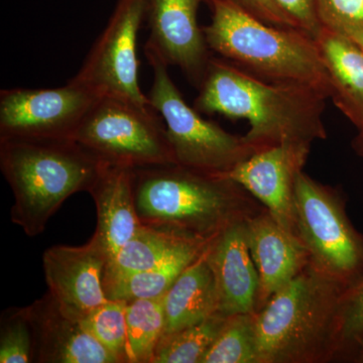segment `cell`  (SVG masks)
<instances>
[{
	"instance_id": "obj_8",
	"label": "cell",
	"mask_w": 363,
	"mask_h": 363,
	"mask_svg": "<svg viewBox=\"0 0 363 363\" xmlns=\"http://www.w3.org/2000/svg\"><path fill=\"white\" fill-rule=\"evenodd\" d=\"M295 208L298 236L313 264L348 288L363 279V235L348 218L342 197L302 171Z\"/></svg>"
},
{
	"instance_id": "obj_14",
	"label": "cell",
	"mask_w": 363,
	"mask_h": 363,
	"mask_svg": "<svg viewBox=\"0 0 363 363\" xmlns=\"http://www.w3.org/2000/svg\"><path fill=\"white\" fill-rule=\"evenodd\" d=\"M205 257L218 292V312L257 313L259 279L248 245L247 220L235 222L208 243Z\"/></svg>"
},
{
	"instance_id": "obj_22",
	"label": "cell",
	"mask_w": 363,
	"mask_h": 363,
	"mask_svg": "<svg viewBox=\"0 0 363 363\" xmlns=\"http://www.w3.org/2000/svg\"><path fill=\"white\" fill-rule=\"evenodd\" d=\"M164 327V296L128 302L126 331L130 363H152Z\"/></svg>"
},
{
	"instance_id": "obj_4",
	"label": "cell",
	"mask_w": 363,
	"mask_h": 363,
	"mask_svg": "<svg viewBox=\"0 0 363 363\" xmlns=\"http://www.w3.org/2000/svg\"><path fill=\"white\" fill-rule=\"evenodd\" d=\"M106 162L72 140L0 138V168L11 186L13 223L30 238L75 193L90 190Z\"/></svg>"
},
{
	"instance_id": "obj_10",
	"label": "cell",
	"mask_w": 363,
	"mask_h": 363,
	"mask_svg": "<svg viewBox=\"0 0 363 363\" xmlns=\"http://www.w3.org/2000/svg\"><path fill=\"white\" fill-rule=\"evenodd\" d=\"M102 93L68 81L58 88L0 92V138H72Z\"/></svg>"
},
{
	"instance_id": "obj_32",
	"label": "cell",
	"mask_w": 363,
	"mask_h": 363,
	"mask_svg": "<svg viewBox=\"0 0 363 363\" xmlns=\"http://www.w3.org/2000/svg\"><path fill=\"white\" fill-rule=\"evenodd\" d=\"M348 37L363 51V33H353V35H348Z\"/></svg>"
},
{
	"instance_id": "obj_1",
	"label": "cell",
	"mask_w": 363,
	"mask_h": 363,
	"mask_svg": "<svg viewBox=\"0 0 363 363\" xmlns=\"http://www.w3.org/2000/svg\"><path fill=\"white\" fill-rule=\"evenodd\" d=\"M198 91L194 107L200 113L248 121L243 138L257 152L327 138L323 113L328 98L312 88L267 82L213 56Z\"/></svg>"
},
{
	"instance_id": "obj_9",
	"label": "cell",
	"mask_w": 363,
	"mask_h": 363,
	"mask_svg": "<svg viewBox=\"0 0 363 363\" xmlns=\"http://www.w3.org/2000/svg\"><path fill=\"white\" fill-rule=\"evenodd\" d=\"M147 0H116L108 23L72 81L143 106L149 97L138 84V35L147 21Z\"/></svg>"
},
{
	"instance_id": "obj_13",
	"label": "cell",
	"mask_w": 363,
	"mask_h": 363,
	"mask_svg": "<svg viewBox=\"0 0 363 363\" xmlns=\"http://www.w3.org/2000/svg\"><path fill=\"white\" fill-rule=\"evenodd\" d=\"M108 253L96 236L82 247L56 245L43 255L45 283L62 311L81 321L108 301L104 286Z\"/></svg>"
},
{
	"instance_id": "obj_33",
	"label": "cell",
	"mask_w": 363,
	"mask_h": 363,
	"mask_svg": "<svg viewBox=\"0 0 363 363\" xmlns=\"http://www.w3.org/2000/svg\"><path fill=\"white\" fill-rule=\"evenodd\" d=\"M354 362L363 363V342L360 345L359 350L357 351V357H355Z\"/></svg>"
},
{
	"instance_id": "obj_25",
	"label": "cell",
	"mask_w": 363,
	"mask_h": 363,
	"mask_svg": "<svg viewBox=\"0 0 363 363\" xmlns=\"http://www.w3.org/2000/svg\"><path fill=\"white\" fill-rule=\"evenodd\" d=\"M126 304L124 301L108 300L80 321L83 328L111 352L119 363H130Z\"/></svg>"
},
{
	"instance_id": "obj_2",
	"label": "cell",
	"mask_w": 363,
	"mask_h": 363,
	"mask_svg": "<svg viewBox=\"0 0 363 363\" xmlns=\"http://www.w3.org/2000/svg\"><path fill=\"white\" fill-rule=\"evenodd\" d=\"M133 188L143 224L204 240L266 209L235 182L176 164L133 169Z\"/></svg>"
},
{
	"instance_id": "obj_18",
	"label": "cell",
	"mask_w": 363,
	"mask_h": 363,
	"mask_svg": "<svg viewBox=\"0 0 363 363\" xmlns=\"http://www.w3.org/2000/svg\"><path fill=\"white\" fill-rule=\"evenodd\" d=\"M133 169L106 164L88 191L97 209L94 235L109 259L135 235L143 224L136 213Z\"/></svg>"
},
{
	"instance_id": "obj_30",
	"label": "cell",
	"mask_w": 363,
	"mask_h": 363,
	"mask_svg": "<svg viewBox=\"0 0 363 363\" xmlns=\"http://www.w3.org/2000/svg\"><path fill=\"white\" fill-rule=\"evenodd\" d=\"M276 2L302 32L314 38L321 30L316 13V0H276Z\"/></svg>"
},
{
	"instance_id": "obj_7",
	"label": "cell",
	"mask_w": 363,
	"mask_h": 363,
	"mask_svg": "<svg viewBox=\"0 0 363 363\" xmlns=\"http://www.w3.org/2000/svg\"><path fill=\"white\" fill-rule=\"evenodd\" d=\"M73 140L109 164L130 169L177 164L156 109L113 95L98 98Z\"/></svg>"
},
{
	"instance_id": "obj_27",
	"label": "cell",
	"mask_w": 363,
	"mask_h": 363,
	"mask_svg": "<svg viewBox=\"0 0 363 363\" xmlns=\"http://www.w3.org/2000/svg\"><path fill=\"white\" fill-rule=\"evenodd\" d=\"M363 342V279L350 286L341 298L337 357L355 359Z\"/></svg>"
},
{
	"instance_id": "obj_15",
	"label": "cell",
	"mask_w": 363,
	"mask_h": 363,
	"mask_svg": "<svg viewBox=\"0 0 363 363\" xmlns=\"http://www.w3.org/2000/svg\"><path fill=\"white\" fill-rule=\"evenodd\" d=\"M26 309L33 333V362L119 363L80 321L62 311L49 292Z\"/></svg>"
},
{
	"instance_id": "obj_3",
	"label": "cell",
	"mask_w": 363,
	"mask_h": 363,
	"mask_svg": "<svg viewBox=\"0 0 363 363\" xmlns=\"http://www.w3.org/2000/svg\"><path fill=\"white\" fill-rule=\"evenodd\" d=\"M347 289L310 260L255 313L259 363H316L337 357L341 298Z\"/></svg>"
},
{
	"instance_id": "obj_17",
	"label": "cell",
	"mask_w": 363,
	"mask_h": 363,
	"mask_svg": "<svg viewBox=\"0 0 363 363\" xmlns=\"http://www.w3.org/2000/svg\"><path fill=\"white\" fill-rule=\"evenodd\" d=\"M210 240L168 227L142 224L135 235L107 262L104 286L179 257L201 255Z\"/></svg>"
},
{
	"instance_id": "obj_23",
	"label": "cell",
	"mask_w": 363,
	"mask_h": 363,
	"mask_svg": "<svg viewBox=\"0 0 363 363\" xmlns=\"http://www.w3.org/2000/svg\"><path fill=\"white\" fill-rule=\"evenodd\" d=\"M201 255L179 257L155 269L136 272L105 285L106 297L108 300L124 301L126 303L140 298L162 297L186 267Z\"/></svg>"
},
{
	"instance_id": "obj_29",
	"label": "cell",
	"mask_w": 363,
	"mask_h": 363,
	"mask_svg": "<svg viewBox=\"0 0 363 363\" xmlns=\"http://www.w3.org/2000/svg\"><path fill=\"white\" fill-rule=\"evenodd\" d=\"M208 1L209 0H205V2ZM219 1L230 4L257 20L264 21L267 25L300 30L295 21L279 6L276 0H219Z\"/></svg>"
},
{
	"instance_id": "obj_16",
	"label": "cell",
	"mask_w": 363,
	"mask_h": 363,
	"mask_svg": "<svg viewBox=\"0 0 363 363\" xmlns=\"http://www.w3.org/2000/svg\"><path fill=\"white\" fill-rule=\"evenodd\" d=\"M248 245L259 279L257 312L309 264L311 257L297 236L286 231L267 209L247 220Z\"/></svg>"
},
{
	"instance_id": "obj_11",
	"label": "cell",
	"mask_w": 363,
	"mask_h": 363,
	"mask_svg": "<svg viewBox=\"0 0 363 363\" xmlns=\"http://www.w3.org/2000/svg\"><path fill=\"white\" fill-rule=\"evenodd\" d=\"M310 150V145H277L255 152L231 171L219 176L235 182L247 191L279 225L298 238L296 180L298 174L304 171Z\"/></svg>"
},
{
	"instance_id": "obj_24",
	"label": "cell",
	"mask_w": 363,
	"mask_h": 363,
	"mask_svg": "<svg viewBox=\"0 0 363 363\" xmlns=\"http://www.w3.org/2000/svg\"><path fill=\"white\" fill-rule=\"evenodd\" d=\"M201 363H259L255 313L227 317Z\"/></svg>"
},
{
	"instance_id": "obj_12",
	"label": "cell",
	"mask_w": 363,
	"mask_h": 363,
	"mask_svg": "<svg viewBox=\"0 0 363 363\" xmlns=\"http://www.w3.org/2000/svg\"><path fill=\"white\" fill-rule=\"evenodd\" d=\"M202 2L205 0H147L150 37L145 45L167 65L180 69L197 89L213 57L198 23Z\"/></svg>"
},
{
	"instance_id": "obj_21",
	"label": "cell",
	"mask_w": 363,
	"mask_h": 363,
	"mask_svg": "<svg viewBox=\"0 0 363 363\" xmlns=\"http://www.w3.org/2000/svg\"><path fill=\"white\" fill-rule=\"evenodd\" d=\"M227 317L217 312L201 322L162 334L152 363H201L223 328Z\"/></svg>"
},
{
	"instance_id": "obj_19",
	"label": "cell",
	"mask_w": 363,
	"mask_h": 363,
	"mask_svg": "<svg viewBox=\"0 0 363 363\" xmlns=\"http://www.w3.org/2000/svg\"><path fill=\"white\" fill-rule=\"evenodd\" d=\"M331 84L334 105L363 128V51L348 35L323 28L314 37Z\"/></svg>"
},
{
	"instance_id": "obj_28",
	"label": "cell",
	"mask_w": 363,
	"mask_h": 363,
	"mask_svg": "<svg viewBox=\"0 0 363 363\" xmlns=\"http://www.w3.org/2000/svg\"><path fill=\"white\" fill-rule=\"evenodd\" d=\"M320 25L351 35L363 33V0H316Z\"/></svg>"
},
{
	"instance_id": "obj_6",
	"label": "cell",
	"mask_w": 363,
	"mask_h": 363,
	"mask_svg": "<svg viewBox=\"0 0 363 363\" xmlns=\"http://www.w3.org/2000/svg\"><path fill=\"white\" fill-rule=\"evenodd\" d=\"M145 54L152 70L150 105L164 119L177 164L212 175H223L257 152L243 136L231 135L203 118L186 102L167 65L149 49Z\"/></svg>"
},
{
	"instance_id": "obj_20",
	"label": "cell",
	"mask_w": 363,
	"mask_h": 363,
	"mask_svg": "<svg viewBox=\"0 0 363 363\" xmlns=\"http://www.w3.org/2000/svg\"><path fill=\"white\" fill-rule=\"evenodd\" d=\"M204 252L186 267L164 294V334L201 322L218 312L216 281Z\"/></svg>"
},
{
	"instance_id": "obj_5",
	"label": "cell",
	"mask_w": 363,
	"mask_h": 363,
	"mask_svg": "<svg viewBox=\"0 0 363 363\" xmlns=\"http://www.w3.org/2000/svg\"><path fill=\"white\" fill-rule=\"evenodd\" d=\"M206 4L211 21L203 32L212 52L267 82L306 86L330 99V80L314 38L267 25L219 0Z\"/></svg>"
},
{
	"instance_id": "obj_26",
	"label": "cell",
	"mask_w": 363,
	"mask_h": 363,
	"mask_svg": "<svg viewBox=\"0 0 363 363\" xmlns=\"http://www.w3.org/2000/svg\"><path fill=\"white\" fill-rule=\"evenodd\" d=\"M33 333L28 309L9 308L0 320V362H33Z\"/></svg>"
},
{
	"instance_id": "obj_31",
	"label": "cell",
	"mask_w": 363,
	"mask_h": 363,
	"mask_svg": "<svg viewBox=\"0 0 363 363\" xmlns=\"http://www.w3.org/2000/svg\"><path fill=\"white\" fill-rule=\"evenodd\" d=\"M351 147L355 154L363 159V128L357 130V135L353 138Z\"/></svg>"
}]
</instances>
